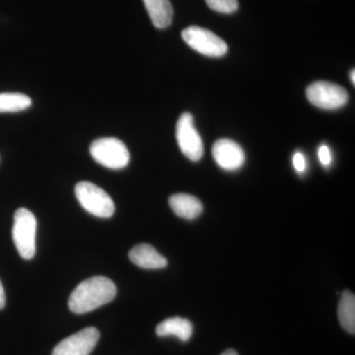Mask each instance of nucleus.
<instances>
[{
	"mask_svg": "<svg viewBox=\"0 0 355 355\" xmlns=\"http://www.w3.org/2000/svg\"><path fill=\"white\" fill-rule=\"evenodd\" d=\"M116 287L106 277H92L79 284L72 291L69 307L76 314H85L113 301Z\"/></svg>",
	"mask_w": 355,
	"mask_h": 355,
	"instance_id": "obj_1",
	"label": "nucleus"
},
{
	"mask_svg": "<svg viewBox=\"0 0 355 355\" xmlns=\"http://www.w3.org/2000/svg\"><path fill=\"white\" fill-rule=\"evenodd\" d=\"M37 219L27 209L16 210L12 237L18 253L24 260H31L36 254Z\"/></svg>",
	"mask_w": 355,
	"mask_h": 355,
	"instance_id": "obj_2",
	"label": "nucleus"
},
{
	"mask_svg": "<svg viewBox=\"0 0 355 355\" xmlns=\"http://www.w3.org/2000/svg\"><path fill=\"white\" fill-rule=\"evenodd\" d=\"M90 154L96 162L113 170L123 169L130 160L128 147L114 137L94 140L90 146Z\"/></svg>",
	"mask_w": 355,
	"mask_h": 355,
	"instance_id": "obj_3",
	"label": "nucleus"
},
{
	"mask_svg": "<svg viewBox=\"0 0 355 355\" xmlns=\"http://www.w3.org/2000/svg\"><path fill=\"white\" fill-rule=\"evenodd\" d=\"M76 196L86 211L100 218H110L114 214V203L100 187L90 182H79L76 186Z\"/></svg>",
	"mask_w": 355,
	"mask_h": 355,
	"instance_id": "obj_4",
	"label": "nucleus"
},
{
	"mask_svg": "<svg viewBox=\"0 0 355 355\" xmlns=\"http://www.w3.org/2000/svg\"><path fill=\"white\" fill-rule=\"evenodd\" d=\"M182 38L191 49L207 57H223L228 51L227 44L220 37L198 26L186 28L182 32Z\"/></svg>",
	"mask_w": 355,
	"mask_h": 355,
	"instance_id": "obj_5",
	"label": "nucleus"
},
{
	"mask_svg": "<svg viewBox=\"0 0 355 355\" xmlns=\"http://www.w3.org/2000/svg\"><path fill=\"white\" fill-rule=\"evenodd\" d=\"M306 95L311 104L324 110L342 108L349 99V93L345 88L328 81L311 84L306 90Z\"/></svg>",
	"mask_w": 355,
	"mask_h": 355,
	"instance_id": "obj_6",
	"label": "nucleus"
},
{
	"mask_svg": "<svg viewBox=\"0 0 355 355\" xmlns=\"http://www.w3.org/2000/svg\"><path fill=\"white\" fill-rule=\"evenodd\" d=\"M176 137L180 149L187 158L198 161L202 158V137L195 127L193 114L184 113L177 123Z\"/></svg>",
	"mask_w": 355,
	"mask_h": 355,
	"instance_id": "obj_7",
	"label": "nucleus"
},
{
	"mask_svg": "<svg viewBox=\"0 0 355 355\" xmlns=\"http://www.w3.org/2000/svg\"><path fill=\"white\" fill-rule=\"evenodd\" d=\"M100 338L96 328H86L62 340L51 355H89L94 349Z\"/></svg>",
	"mask_w": 355,
	"mask_h": 355,
	"instance_id": "obj_8",
	"label": "nucleus"
},
{
	"mask_svg": "<svg viewBox=\"0 0 355 355\" xmlns=\"http://www.w3.org/2000/svg\"><path fill=\"white\" fill-rule=\"evenodd\" d=\"M212 155L219 167L226 171H236L245 163V153L242 147L233 140H217L212 147Z\"/></svg>",
	"mask_w": 355,
	"mask_h": 355,
	"instance_id": "obj_9",
	"label": "nucleus"
},
{
	"mask_svg": "<svg viewBox=\"0 0 355 355\" xmlns=\"http://www.w3.org/2000/svg\"><path fill=\"white\" fill-rule=\"evenodd\" d=\"M128 257L135 266L146 270H158L168 265L166 258L149 244L137 245L130 250Z\"/></svg>",
	"mask_w": 355,
	"mask_h": 355,
	"instance_id": "obj_10",
	"label": "nucleus"
},
{
	"mask_svg": "<svg viewBox=\"0 0 355 355\" xmlns=\"http://www.w3.org/2000/svg\"><path fill=\"white\" fill-rule=\"evenodd\" d=\"M169 205L176 216L193 220L202 214V203L198 198L188 193H177L169 198Z\"/></svg>",
	"mask_w": 355,
	"mask_h": 355,
	"instance_id": "obj_11",
	"label": "nucleus"
},
{
	"mask_svg": "<svg viewBox=\"0 0 355 355\" xmlns=\"http://www.w3.org/2000/svg\"><path fill=\"white\" fill-rule=\"evenodd\" d=\"M144 3L156 28L165 29L171 25L174 10L169 0H144Z\"/></svg>",
	"mask_w": 355,
	"mask_h": 355,
	"instance_id": "obj_12",
	"label": "nucleus"
},
{
	"mask_svg": "<svg viewBox=\"0 0 355 355\" xmlns=\"http://www.w3.org/2000/svg\"><path fill=\"white\" fill-rule=\"evenodd\" d=\"M156 334L159 336H175L182 342H188L193 335V324L184 318H169L158 324Z\"/></svg>",
	"mask_w": 355,
	"mask_h": 355,
	"instance_id": "obj_13",
	"label": "nucleus"
},
{
	"mask_svg": "<svg viewBox=\"0 0 355 355\" xmlns=\"http://www.w3.org/2000/svg\"><path fill=\"white\" fill-rule=\"evenodd\" d=\"M338 319L345 331L354 335L355 333V297L349 291L343 292L338 304Z\"/></svg>",
	"mask_w": 355,
	"mask_h": 355,
	"instance_id": "obj_14",
	"label": "nucleus"
},
{
	"mask_svg": "<svg viewBox=\"0 0 355 355\" xmlns=\"http://www.w3.org/2000/svg\"><path fill=\"white\" fill-rule=\"evenodd\" d=\"M31 105V98L23 93H0V113H17Z\"/></svg>",
	"mask_w": 355,
	"mask_h": 355,
	"instance_id": "obj_15",
	"label": "nucleus"
},
{
	"mask_svg": "<svg viewBox=\"0 0 355 355\" xmlns=\"http://www.w3.org/2000/svg\"><path fill=\"white\" fill-rule=\"evenodd\" d=\"M205 2L212 10L223 14L234 13L239 7L238 0H205Z\"/></svg>",
	"mask_w": 355,
	"mask_h": 355,
	"instance_id": "obj_16",
	"label": "nucleus"
},
{
	"mask_svg": "<svg viewBox=\"0 0 355 355\" xmlns=\"http://www.w3.org/2000/svg\"><path fill=\"white\" fill-rule=\"evenodd\" d=\"M318 155H319L320 162H321L322 165L324 166V167L331 164V155L330 149H329L328 146L323 144V146L320 147Z\"/></svg>",
	"mask_w": 355,
	"mask_h": 355,
	"instance_id": "obj_17",
	"label": "nucleus"
},
{
	"mask_svg": "<svg viewBox=\"0 0 355 355\" xmlns=\"http://www.w3.org/2000/svg\"><path fill=\"white\" fill-rule=\"evenodd\" d=\"M293 166L298 173L305 172L306 159L305 156L301 153H296L293 156Z\"/></svg>",
	"mask_w": 355,
	"mask_h": 355,
	"instance_id": "obj_18",
	"label": "nucleus"
},
{
	"mask_svg": "<svg viewBox=\"0 0 355 355\" xmlns=\"http://www.w3.org/2000/svg\"><path fill=\"white\" fill-rule=\"evenodd\" d=\"M6 302V292H4L3 286H2L1 282H0V310L3 309Z\"/></svg>",
	"mask_w": 355,
	"mask_h": 355,
	"instance_id": "obj_19",
	"label": "nucleus"
},
{
	"mask_svg": "<svg viewBox=\"0 0 355 355\" xmlns=\"http://www.w3.org/2000/svg\"><path fill=\"white\" fill-rule=\"evenodd\" d=\"M221 355H238V354L234 349H228L224 352Z\"/></svg>",
	"mask_w": 355,
	"mask_h": 355,
	"instance_id": "obj_20",
	"label": "nucleus"
},
{
	"mask_svg": "<svg viewBox=\"0 0 355 355\" xmlns=\"http://www.w3.org/2000/svg\"><path fill=\"white\" fill-rule=\"evenodd\" d=\"M354 74H355L354 69H352V73H350V80H352V83H354V84L355 83Z\"/></svg>",
	"mask_w": 355,
	"mask_h": 355,
	"instance_id": "obj_21",
	"label": "nucleus"
}]
</instances>
